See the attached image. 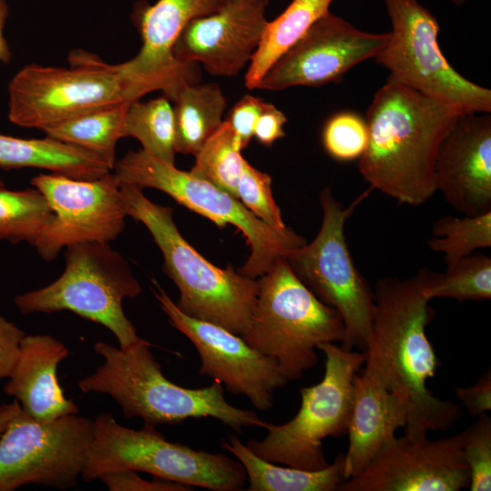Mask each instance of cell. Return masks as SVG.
Instances as JSON below:
<instances>
[{"label": "cell", "mask_w": 491, "mask_h": 491, "mask_svg": "<svg viewBox=\"0 0 491 491\" xmlns=\"http://www.w3.org/2000/svg\"><path fill=\"white\" fill-rule=\"evenodd\" d=\"M153 285L152 292L170 325L196 348L201 361L199 374L219 382L231 394L247 397L256 408L269 409L275 391L287 382L276 363L240 336L186 316L155 280Z\"/></svg>", "instance_id": "cell-15"}, {"label": "cell", "mask_w": 491, "mask_h": 491, "mask_svg": "<svg viewBox=\"0 0 491 491\" xmlns=\"http://www.w3.org/2000/svg\"><path fill=\"white\" fill-rule=\"evenodd\" d=\"M92 440L93 420L77 414L38 420L20 409L0 436V491L28 484L74 487Z\"/></svg>", "instance_id": "cell-13"}, {"label": "cell", "mask_w": 491, "mask_h": 491, "mask_svg": "<svg viewBox=\"0 0 491 491\" xmlns=\"http://www.w3.org/2000/svg\"><path fill=\"white\" fill-rule=\"evenodd\" d=\"M266 104L260 97L246 95L234 105L225 119L233 130L235 142L241 150L247 146L254 136L256 124Z\"/></svg>", "instance_id": "cell-37"}, {"label": "cell", "mask_w": 491, "mask_h": 491, "mask_svg": "<svg viewBox=\"0 0 491 491\" xmlns=\"http://www.w3.org/2000/svg\"><path fill=\"white\" fill-rule=\"evenodd\" d=\"M267 5L264 0H228L217 12L191 20L173 48L175 60L200 63L215 76H235L258 46Z\"/></svg>", "instance_id": "cell-19"}, {"label": "cell", "mask_w": 491, "mask_h": 491, "mask_svg": "<svg viewBox=\"0 0 491 491\" xmlns=\"http://www.w3.org/2000/svg\"><path fill=\"white\" fill-rule=\"evenodd\" d=\"M470 474L462 451L461 433L436 440H389L357 475L338 491H459Z\"/></svg>", "instance_id": "cell-17"}, {"label": "cell", "mask_w": 491, "mask_h": 491, "mask_svg": "<svg viewBox=\"0 0 491 491\" xmlns=\"http://www.w3.org/2000/svg\"><path fill=\"white\" fill-rule=\"evenodd\" d=\"M406 421L399 397L366 373L356 375L348 422V447L342 460L344 479L361 472Z\"/></svg>", "instance_id": "cell-22"}, {"label": "cell", "mask_w": 491, "mask_h": 491, "mask_svg": "<svg viewBox=\"0 0 491 491\" xmlns=\"http://www.w3.org/2000/svg\"><path fill=\"white\" fill-rule=\"evenodd\" d=\"M455 394L471 416H480L491 409V371H486L469 387H456Z\"/></svg>", "instance_id": "cell-39"}, {"label": "cell", "mask_w": 491, "mask_h": 491, "mask_svg": "<svg viewBox=\"0 0 491 491\" xmlns=\"http://www.w3.org/2000/svg\"><path fill=\"white\" fill-rule=\"evenodd\" d=\"M257 282L241 337L274 360L286 381L298 380L317 363L320 344L343 342V319L297 278L286 258L277 259Z\"/></svg>", "instance_id": "cell-5"}, {"label": "cell", "mask_w": 491, "mask_h": 491, "mask_svg": "<svg viewBox=\"0 0 491 491\" xmlns=\"http://www.w3.org/2000/svg\"><path fill=\"white\" fill-rule=\"evenodd\" d=\"M120 190L127 216L148 229L162 252L163 270L179 291L177 307L190 317L242 336L258 282L235 272L232 266L220 268L202 256L182 236L171 207L152 202L137 186L120 184Z\"/></svg>", "instance_id": "cell-4"}, {"label": "cell", "mask_w": 491, "mask_h": 491, "mask_svg": "<svg viewBox=\"0 0 491 491\" xmlns=\"http://www.w3.org/2000/svg\"><path fill=\"white\" fill-rule=\"evenodd\" d=\"M131 102L95 110L45 129L46 136L72 145L115 165V147L122 138V125Z\"/></svg>", "instance_id": "cell-27"}, {"label": "cell", "mask_w": 491, "mask_h": 491, "mask_svg": "<svg viewBox=\"0 0 491 491\" xmlns=\"http://www.w3.org/2000/svg\"><path fill=\"white\" fill-rule=\"evenodd\" d=\"M370 190L345 207L330 187H326L320 193L323 221L316 236L286 257L297 278L341 316L345 326L341 346L363 352L372 328L374 293L353 261L344 229L346 221Z\"/></svg>", "instance_id": "cell-11"}, {"label": "cell", "mask_w": 491, "mask_h": 491, "mask_svg": "<svg viewBox=\"0 0 491 491\" xmlns=\"http://www.w3.org/2000/svg\"><path fill=\"white\" fill-rule=\"evenodd\" d=\"M368 132L366 120L359 115L343 111L333 115L322 131L326 152L338 161L359 159L366 150Z\"/></svg>", "instance_id": "cell-33"}, {"label": "cell", "mask_w": 491, "mask_h": 491, "mask_svg": "<svg viewBox=\"0 0 491 491\" xmlns=\"http://www.w3.org/2000/svg\"><path fill=\"white\" fill-rule=\"evenodd\" d=\"M190 172L236 197L245 158L235 142L233 130L224 120L195 155Z\"/></svg>", "instance_id": "cell-31"}, {"label": "cell", "mask_w": 491, "mask_h": 491, "mask_svg": "<svg viewBox=\"0 0 491 491\" xmlns=\"http://www.w3.org/2000/svg\"><path fill=\"white\" fill-rule=\"evenodd\" d=\"M228 0H157L137 3L134 19L142 46L132 59L121 63L132 80L147 94L161 90L174 101L184 85L194 83V65H183L173 55L182 31L193 19L217 12Z\"/></svg>", "instance_id": "cell-18"}, {"label": "cell", "mask_w": 491, "mask_h": 491, "mask_svg": "<svg viewBox=\"0 0 491 491\" xmlns=\"http://www.w3.org/2000/svg\"><path fill=\"white\" fill-rule=\"evenodd\" d=\"M49 204L53 217L33 246L43 260H55L60 251L85 242L110 243L125 228L127 216L120 183L114 174L90 180L58 174L31 179Z\"/></svg>", "instance_id": "cell-14"}, {"label": "cell", "mask_w": 491, "mask_h": 491, "mask_svg": "<svg viewBox=\"0 0 491 491\" xmlns=\"http://www.w3.org/2000/svg\"><path fill=\"white\" fill-rule=\"evenodd\" d=\"M122 137H134L142 150L175 165V125L174 108L166 96L131 102L122 125Z\"/></svg>", "instance_id": "cell-28"}, {"label": "cell", "mask_w": 491, "mask_h": 491, "mask_svg": "<svg viewBox=\"0 0 491 491\" xmlns=\"http://www.w3.org/2000/svg\"><path fill=\"white\" fill-rule=\"evenodd\" d=\"M9 15L8 5L5 0H0V63L7 64L12 59V51L5 37V26Z\"/></svg>", "instance_id": "cell-41"}, {"label": "cell", "mask_w": 491, "mask_h": 491, "mask_svg": "<svg viewBox=\"0 0 491 491\" xmlns=\"http://www.w3.org/2000/svg\"><path fill=\"white\" fill-rule=\"evenodd\" d=\"M332 1L292 0L281 15L266 22L245 76V85L248 89L257 88L271 65L329 11Z\"/></svg>", "instance_id": "cell-25"}, {"label": "cell", "mask_w": 491, "mask_h": 491, "mask_svg": "<svg viewBox=\"0 0 491 491\" xmlns=\"http://www.w3.org/2000/svg\"><path fill=\"white\" fill-rule=\"evenodd\" d=\"M21 406L15 399L10 404L0 406V436L4 433L11 420L20 411Z\"/></svg>", "instance_id": "cell-42"}, {"label": "cell", "mask_w": 491, "mask_h": 491, "mask_svg": "<svg viewBox=\"0 0 491 491\" xmlns=\"http://www.w3.org/2000/svg\"><path fill=\"white\" fill-rule=\"evenodd\" d=\"M271 177L257 170L246 159L237 185L236 197L247 210L267 225L285 229L279 206L273 198Z\"/></svg>", "instance_id": "cell-34"}, {"label": "cell", "mask_w": 491, "mask_h": 491, "mask_svg": "<svg viewBox=\"0 0 491 491\" xmlns=\"http://www.w3.org/2000/svg\"><path fill=\"white\" fill-rule=\"evenodd\" d=\"M264 1H266V2H268V0H264Z\"/></svg>", "instance_id": "cell-44"}, {"label": "cell", "mask_w": 491, "mask_h": 491, "mask_svg": "<svg viewBox=\"0 0 491 491\" xmlns=\"http://www.w3.org/2000/svg\"><path fill=\"white\" fill-rule=\"evenodd\" d=\"M52 217V209L38 189L11 190L0 179V241L34 246Z\"/></svg>", "instance_id": "cell-29"}, {"label": "cell", "mask_w": 491, "mask_h": 491, "mask_svg": "<svg viewBox=\"0 0 491 491\" xmlns=\"http://www.w3.org/2000/svg\"><path fill=\"white\" fill-rule=\"evenodd\" d=\"M388 33L363 31L328 11L264 75L257 88L279 91L341 81L356 65L375 58Z\"/></svg>", "instance_id": "cell-16"}, {"label": "cell", "mask_w": 491, "mask_h": 491, "mask_svg": "<svg viewBox=\"0 0 491 491\" xmlns=\"http://www.w3.org/2000/svg\"><path fill=\"white\" fill-rule=\"evenodd\" d=\"M325 356L322 380L300 389L301 406L296 415L282 425L268 423L262 440L246 446L259 457L303 470L329 466L323 440L347 434L353 401V381L365 363V353L346 350L336 343L317 346Z\"/></svg>", "instance_id": "cell-10"}, {"label": "cell", "mask_w": 491, "mask_h": 491, "mask_svg": "<svg viewBox=\"0 0 491 491\" xmlns=\"http://www.w3.org/2000/svg\"><path fill=\"white\" fill-rule=\"evenodd\" d=\"M435 186L466 215L491 210L490 113L459 114L438 148Z\"/></svg>", "instance_id": "cell-20"}, {"label": "cell", "mask_w": 491, "mask_h": 491, "mask_svg": "<svg viewBox=\"0 0 491 491\" xmlns=\"http://www.w3.org/2000/svg\"><path fill=\"white\" fill-rule=\"evenodd\" d=\"M286 121V116L282 111L267 103L257 119L254 136L260 144L270 146L277 139L286 135L284 126Z\"/></svg>", "instance_id": "cell-40"}, {"label": "cell", "mask_w": 491, "mask_h": 491, "mask_svg": "<svg viewBox=\"0 0 491 491\" xmlns=\"http://www.w3.org/2000/svg\"><path fill=\"white\" fill-rule=\"evenodd\" d=\"M428 273L421 268L408 279L386 276L376 281L372 328L364 351V373L399 397L406 415L405 436L412 440L430 431H448L463 416L459 406L426 387L439 366L426 334L435 316L424 295Z\"/></svg>", "instance_id": "cell-1"}, {"label": "cell", "mask_w": 491, "mask_h": 491, "mask_svg": "<svg viewBox=\"0 0 491 491\" xmlns=\"http://www.w3.org/2000/svg\"><path fill=\"white\" fill-rule=\"evenodd\" d=\"M435 237L428 247L444 256L446 266H451L477 249L491 246V210L465 217L443 216L432 228Z\"/></svg>", "instance_id": "cell-32"}, {"label": "cell", "mask_w": 491, "mask_h": 491, "mask_svg": "<svg viewBox=\"0 0 491 491\" xmlns=\"http://www.w3.org/2000/svg\"><path fill=\"white\" fill-rule=\"evenodd\" d=\"M155 427H125L109 413L93 420V440L81 475L92 482L106 472L131 469L213 491H237L247 477L238 460L168 441Z\"/></svg>", "instance_id": "cell-8"}, {"label": "cell", "mask_w": 491, "mask_h": 491, "mask_svg": "<svg viewBox=\"0 0 491 491\" xmlns=\"http://www.w3.org/2000/svg\"><path fill=\"white\" fill-rule=\"evenodd\" d=\"M25 335L19 326L0 315V379L10 376Z\"/></svg>", "instance_id": "cell-38"}, {"label": "cell", "mask_w": 491, "mask_h": 491, "mask_svg": "<svg viewBox=\"0 0 491 491\" xmlns=\"http://www.w3.org/2000/svg\"><path fill=\"white\" fill-rule=\"evenodd\" d=\"M67 347L50 335H25L4 391L21 409L38 420H54L78 413L58 382L57 366L68 356Z\"/></svg>", "instance_id": "cell-21"}, {"label": "cell", "mask_w": 491, "mask_h": 491, "mask_svg": "<svg viewBox=\"0 0 491 491\" xmlns=\"http://www.w3.org/2000/svg\"><path fill=\"white\" fill-rule=\"evenodd\" d=\"M70 67L30 64L8 85V118L25 128L45 131L84 114L133 102L145 90L125 73L81 50L69 55Z\"/></svg>", "instance_id": "cell-6"}, {"label": "cell", "mask_w": 491, "mask_h": 491, "mask_svg": "<svg viewBox=\"0 0 491 491\" xmlns=\"http://www.w3.org/2000/svg\"><path fill=\"white\" fill-rule=\"evenodd\" d=\"M392 30L375 61L401 84L462 113H490L491 90L460 75L438 44L440 25L418 0H384Z\"/></svg>", "instance_id": "cell-12"}, {"label": "cell", "mask_w": 491, "mask_h": 491, "mask_svg": "<svg viewBox=\"0 0 491 491\" xmlns=\"http://www.w3.org/2000/svg\"><path fill=\"white\" fill-rule=\"evenodd\" d=\"M462 112L401 84L386 81L367 108L368 140L358 171L371 189L421 205L436 192L438 148Z\"/></svg>", "instance_id": "cell-2"}, {"label": "cell", "mask_w": 491, "mask_h": 491, "mask_svg": "<svg viewBox=\"0 0 491 491\" xmlns=\"http://www.w3.org/2000/svg\"><path fill=\"white\" fill-rule=\"evenodd\" d=\"M446 1L451 2L452 4L457 6H460L466 2V0H446Z\"/></svg>", "instance_id": "cell-43"}, {"label": "cell", "mask_w": 491, "mask_h": 491, "mask_svg": "<svg viewBox=\"0 0 491 491\" xmlns=\"http://www.w3.org/2000/svg\"><path fill=\"white\" fill-rule=\"evenodd\" d=\"M141 339L126 348L96 342L103 364L78 381L83 393L110 396L127 418L140 417L145 426L175 425L188 418L213 417L241 432L245 426L266 428L269 422L251 410L230 405L223 386L214 381L202 388H187L166 378L150 347Z\"/></svg>", "instance_id": "cell-3"}, {"label": "cell", "mask_w": 491, "mask_h": 491, "mask_svg": "<svg viewBox=\"0 0 491 491\" xmlns=\"http://www.w3.org/2000/svg\"><path fill=\"white\" fill-rule=\"evenodd\" d=\"M110 491H189L192 488L179 483L155 477L145 480L137 471L116 469L102 474L99 477Z\"/></svg>", "instance_id": "cell-36"}, {"label": "cell", "mask_w": 491, "mask_h": 491, "mask_svg": "<svg viewBox=\"0 0 491 491\" xmlns=\"http://www.w3.org/2000/svg\"><path fill=\"white\" fill-rule=\"evenodd\" d=\"M425 296L454 298L459 301H483L491 298V258L471 254L446 268L445 273L429 269Z\"/></svg>", "instance_id": "cell-30"}, {"label": "cell", "mask_w": 491, "mask_h": 491, "mask_svg": "<svg viewBox=\"0 0 491 491\" xmlns=\"http://www.w3.org/2000/svg\"><path fill=\"white\" fill-rule=\"evenodd\" d=\"M26 167L83 180L99 178L112 172L98 155L54 138L26 139L0 134V168Z\"/></svg>", "instance_id": "cell-23"}, {"label": "cell", "mask_w": 491, "mask_h": 491, "mask_svg": "<svg viewBox=\"0 0 491 491\" xmlns=\"http://www.w3.org/2000/svg\"><path fill=\"white\" fill-rule=\"evenodd\" d=\"M462 451L467 464L471 491L491 490V418L486 413L461 432Z\"/></svg>", "instance_id": "cell-35"}, {"label": "cell", "mask_w": 491, "mask_h": 491, "mask_svg": "<svg viewBox=\"0 0 491 491\" xmlns=\"http://www.w3.org/2000/svg\"><path fill=\"white\" fill-rule=\"evenodd\" d=\"M120 184L160 190L178 204L202 215L217 226L235 225L246 238L251 253L239 273L256 279L279 258L305 245L293 229H276L265 224L235 197L190 171L153 156L144 150L130 151L113 169Z\"/></svg>", "instance_id": "cell-9"}, {"label": "cell", "mask_w": 491, "mask_h": 491, "mask_svg": "<svg viewBox=\"0 0 491 491\" xmlns=\"http://www.w3.org/2000/svg\"><path fill=\"white\" fill-rule=\"evenodd\" d=\"M221 446L243 466L248 480L247 491H336L345 480L342 455L328 466L309 471L276 466L256 456L235 435L223 438Z\"/></svg>", "instance_id": "cell-24"}, {"label": "cell", "mask_w": 491, "mask_h": 491, "mask_svg": "<svg viewBox=\"0 0 491 491\" xmlns=\"http://www.w3.org/2000/svg\"><path fill=\"white\" fill-rule=\"evenodd\" d=\"M61 276L39 289L17 295L14 303L23 315L70 311L108 328L124 349L142 338L123 309L141 286L126 259L109 243L85 242L65 247Z\"/></svg>", "instance_id": "cell-7"}, {"label": "cell", "mask_w": 491, "mask_h": 491, "mask_svg": "<svg viewBox=\"0 0 491 491\" xmlns=\"http://www.w3.org/2000/svg\"><path fill=\"white\" fill-rule=\"evenodd\" d=\"M175 103V152L195 155L223 123L226 100L215 84H187Z\"/></svg>", "instance_id": "cell-26"}]
</instances>
